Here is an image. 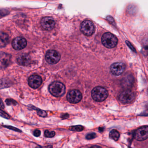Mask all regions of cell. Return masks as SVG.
<instances>
[{
	"label": "cell",
	"instance_id": "cell-1",
	"mask_svg": "<svg viewBox=\"0 0 148 148\" xmlns=\"http://www.w3.org/2000/svg\"><path fill=\"white\" fill-rule=\"evenodd\" d=\"M91 96L96 101L102 102L108 97V92L105 88L101 86H97L93 89Z\"/></svg>",
	"mask_w": 148,
	"mask_h": 148
},
{
	"label": "cell",
	"instance_id": "cell-2",
	"mask_svg": "<svg viewBox=\"0 0 148 148\" xmlns=\"http://www.w3.org/2000/svg\"><path fill=\"white\" fill-rule=\"evenodd\" d=\"M49 90L50 94L54 96L60 97L65 94L66 88L62 83L54 82L50 85Z\"/></svg>",
	"mask_w": 148,
	"mask_h": 148
},
{
	"label": "cell",
	"instance_id": "cell-3",
	"mask_svg": "<svg viewBox=\"0 0 148 148\" xmlns=\"http://www.w3.org/2000/svg\"><path fill=\"white\" fill-rule=\"evenodd\" d=\"M101 41L103 46L109 49L115 47L118 43L117 37L110 33H105L102 37Z\"/></svg>",
	"mask_w": 148,
	"mask_h": 148
},
{
	"label": "cell",
	"instance_id": "cell-4",
	"mask_svg": "<svg viewBox=\"0 0 148 148\" xmlns=\"http://www.w3.org/2000/svg\"><path fill=\"white\" fill-rule=\"evenodd\" d=\"M82 33L87 36H90L94 33L95 27L93 23L89 20L83 21L81 25Z\"/></svg>",
	"mask_w": 148,
	"mask_h": 148
},
{
	"label": "cell",
	"instance_id": "cell-5",
	"mask_svg": "<svg viewBox=\"0 0 148 148\" xmlns=\"http://www.w3.org/2000/svg\"><path fill=\"white\" fill-rule=\"evenodd\" d=\"M61 56L59 53L55 50H49L46 53L45 60L50 64H55L59 62Z\"/></svg>",
	"mask_w": 148,
	"mask_h": 148
},
{
	"label": "cell",
	"instance_id": "cell-6",
	"mask_svg": "<svg viewBox=\"0 0 148 148\" xmlns=\"http://www.w3.org/2000/svg\"><path fill=\"white\" fill-rule=\"evenodd\" d=\"M67 101L70 103H76L79 102L82 98L81 91L77 90H72L68 93L67 96Z\"/></svg>",
	"mask_w": 148,
	"mask_h": 148
},
{
	"label": "cell",
	"instance_id": "cell-7",
	"mask_svg": "<svg viewBox=\"0 0 148 148\" xmlns=\"http://www.w3.org/2000/svg\"><path fill=\"white\" fill-rule=\"evenodd\" d=\"M134 136L135 139L139 141H142L147 140L148 136V126L141 127L136 130Z\"/></svg>",
	"mask_w": 148,
	"mask_h": 148
},
{
	"label": "cell",
	"instance_id": "cell-8",
	"mask_svg": "<svg viewBox=\"0 0 148 148\" xmlns=\"http://www.w3.org/2000/svg\"><path fill=\"white\" fill-rule=\"evenodd\" d=\"M135 98L134 92L129 90L123 91L119 97V99L123 103H128L133 101Z\"/></svg>",
	"mask_w": 148,
	"mask_h": 148
},
{
	"label": "cell",
	"instance_id": "cell-9",
	"mask_svg": "<svg viewBox=\"0 0 148 148\" xmlns=\"http://www.w3.org/2000/svg\"><path fill=\"white\" fill-rule=\"evenodd\" d=\"M126 68V65L123 62H116L112 64L110 66V72L114 75H120L123 73Z\"/></svg>",
	"mask_w": 148,
	"mask_h": 148
},
{
	"label": "cell",
	"instance_id": "cell-10",
	"mask_svg": "<svg viewBox=\"0 0 148 148\" xmlns=\"http://www.w3.org/2000/svg\"><path fill=\"white\" fill-rule=\"evenodd\" d=\"M41 25L44 29L51 30L54 29L55 25V21L54 18L50 16H46L42 19Z\"/></svg>",
	"mask_w": 148,
	"mask_h": 148
},
{
	"label": "cell",
	"instance_id": "cell-11",
	"mask_svg": "<svg viewBox=\"0 0 148 148\" xmlns=\"http://www.w3.org/2000/svg\"><path fill=\"white\" fill-rule=\"evenodd\" d=\"M12 45L14 49L21 50L26 47L27 41L25 38L19 36L14 39L12 41Z\"/></svg>",
	"mask_w": 148,
	"mask_h": 148
},
{
	"label": "cell",
	"instance_id": "cell-12",
	"mask_svg": "<svg viewBox=\"0 0 148 148\" xmlns=\"http://www.w3.org/2000/svg\"><path fill=\"white\" fill-rule=\"evenodd\" d=\"M11 56L9 54L0 53V68L4 69L8 67L11 62Z\"/></svg>",
	"mask_w": 148,
	"mask_h": 148
},
{
	"label": "cell",
	"instance_id": "cell-13",
	"mask_svg": "<svg viewBox=\"0 0 148 148\" xmlns=\"http://www.w3.org/2000/svg\"><path fill=\"white\" fill-rule=\"evenodd\" d=\"M28 83L29 85L31 88H37L41 84L42 79L41 77L38 75H32L29 77Z\"/></svg>",
	"mask_w": 148,
	"mask_h": 148
},
{
	"label": "cell",
	"instance_id": "cell-14",
	"mask_svg": "<svg viewBox=\"0 0 148 148\" xmlns=\"http://www.w3.org/2000/svg\"><path fill=\"white\" fill-rule=\"evenodd\" d=\"M17 62L21 66H28L31 62L30 56L28 54H21L17 57Z\"/></svg>",
	"mask_w": 148,
	"mask_h": 148
},
{
	"label": "cell",
	"instance_id": "cell-15",
	"mask_svg": "<svg viewBox=\"0 0 148 148\" xmlns=\"http://www.w3.org/2000/svg\"><path fill=\"white\" fill-rule=\"evenodd\" d=\"M9 41L8 35L4 33H0V48L6 47Z\"/></svg>",
	"mask_w": 148,
	"mask_h": 148
},
{
	"label": "cell",
	"instance_id": "cell-16",
	"mask_svg": "<svg viewBox=\"0 0 148 148\" xmlns=\"http://www.w3.org/2000/svg\"><path fill=\"white\" fill-rule=\"evenodd\" d=\"M120 136V133L116 130H111L109 134V138L116 141L118 140Z\"/></svg>",
	"mask_w": 148,
	"mask_h": 148
},
{
	"label": "cell",
	"instance_id": "cell-17",
	"mask_svg": "<svg viewBox=\"0 0 148 148\" xmlns=\"http://www.w3.org/2000/svg\"><path fill=\"white\" fill-rule=\"evenodd\" d=\"M84 129V128L81 125H77V126H72L70 127V130L74 132H81Z\"/></svg>",
	"mask_w": 148,
	"mask_h": 148
},
{
	"label": "cell",
	"instance_id": "cell-18",
	"mask_svg": "<svg viewBox=\"0 0 148 148\" xmlns=\"http://www.w3.org/2000/svg\"><path fill=\"white\" fill-rule=\"evenodd\" d=\"M55 135V133L54 131H50L46 130L44 132V136L47 138H52Z\"/></svg>",
	"mask_w": 148,
	"mask_h": 148
},
{
	"label": "cell",
	"instance_id": "cell-19",
	"mask_svg": "<svg viewBox=\"0 0 148 148\" xmlns=\"http://www.w3.org/2000/svg\"><path fill=\"white\" fill-rule=\"evenodd\" d=\"M36 111H37V114H38L40 116H42V117H45V116H47V112L45 111H44V110L37 109L36 110Z\"/></svg>",
	"mask_w": 148,
	"mask_h": 148
},
{
	"label": "cell",
	"instance_id": "cell-20",
	"mask_svg": "<svg viewBox=\"0 0 148 148\" xmlns=\"http://www.w3.org/2000/svg\"><path fill=\"white\" fill-rule=\"evenodd\" d=\"M0 116L3 117V118H5V119H9L10 118V116L8 114H7L6 112H4L3 110L1 109H0Z\"/></svg>",
	"mask_w": 148,
	"mask_h": 148
},
{
	"label": "cell",
	"instance_id": "cell-21",
	"mask_svg": "<svg viewBox=\"0 0 148 148\" xmlns=\"http://www.w3.org/2000/svg\"><path fill=\"white\" fill-rule=\"evenodd\" d=\"M96 134L94 133H91L90 134H88L86 136V139L88 140H92V139H94L96 137Z\"/></svg>",
	"mask_w": 148,
	"mask_h": 148
},
{
	"label": "cell",
	"instance_id": "cell-22",
	"mask_svg": "<svg viewBox=\"0 0 148 148\" xmlns=\"http://www.w3.org/2000/svg\"><path fill=\"white\" fill-rule=\"evenodd\" d=\"M6 103H7V105H15L16 104H17V103L16 101H14L13 99H7L6 100Z\"/></svg>",
	"mask_w": 148,
	"mask_h": 148
},
{
	"label": "cell",
	"instance_id": "cell-23",
	"mask_svg": "<svg viewBox=\"0 0 148 148\" xmlns=\"http://www.w3.org/2000/svg\"><path fill=\"white\" fill-rule=\"evenodd\" d=\"M41 131L38 130H36L34 131V135L36 137H38V136H40L41 135Z\"/></svg>",
	"mask_w": 148,
	"mask_h": 148
},
{
	"label": "cell",
	"instance_id": "cell-24",
	"mask_svg": "<svg viewBox=\"0 0 148 148\" xmlns=\"http://www.w3.org/2000/svg\"><path fill=\"white\" fill-rule=\"evenodd\" d=\"M126 43H127V45L128 46V47L130 48V49H131L132 51H134V52H135V53H136V51L135 49L134 48V47H133V46H132V44H131V43L129 42L128 41H126Z\"/></svg>",
	"mask_w": 148,
	"mask_h": 148
},
{
	"label": "cell",
	"instance_id": "cell-25",
	"mask_svg": "<svg viewBox=\"0 0 148 148\" xmlns=\"http://www.w3.org/2000/svg\"><path fill=\"white\" fill-rule=\"evenodd\" d=\"M5 127H7V128L10 129V130H15L16 131H18V132H21V130H19L17 129L16 128L14 127H11V126H4Z\"/></svg>",
	"mask_w": 148,
	"mask_h": 148
},
{
	"label": "cell",
	"instance_id": "cell-26",
	"mask_svg": "<svg viewBox=\"0 0 148 148\" xmlns=\"http://www.w3.org/2000/svg\"><path fill=\"white\" fill-rule=\"evenodd\" d=\"M0 108H4L3 102L2 100L1 99V97H0Z\"/></svg>",
	"mask_w": 148,
	"mask_h": 148
},
{
	"label": "cell",
	"instance_id": "cell-27",
	"mask_svg": "<svg viewBox=\"0 0 148 148\" xmlns=\"http://www.w3.org/2000/svg\"><path fill=\"white\" fill-rule=\"evenodd\" d=\"M90 148H101V147H99V146H94L91 147Z\"/></svg>",
	"mask_w": 148,
	"mask_h": 148
},
{
	"label": "cell",
	"instance_id": "cell-28",
	"mask_svg": "<svg viewBox=\"0 0 148 148\" xmlns=\"http://www.w3.org/2000/svg\"><path fill=\"white\" fill-rule=\"evenodd\" d=\"M43 148H53V147L51 146H47V147H42Z\"/></svg>",
	"mask_w": 148,
	"mask_h": 148
},
{
	"label": "cell",
	"instance_id": "cell-29",
	"mask_svg": "<svg viewBox=\"0 0 148 148\" xmlns=\"http://www.w3.org/2000/svg\"><path fill=\"white\" fill-rule=\"evenodd\" d=\"M36 148H43L42 147H36Z\"/></svg>",
	"mask_w": 148,
	"mask_h": 148
}]
</instances>
